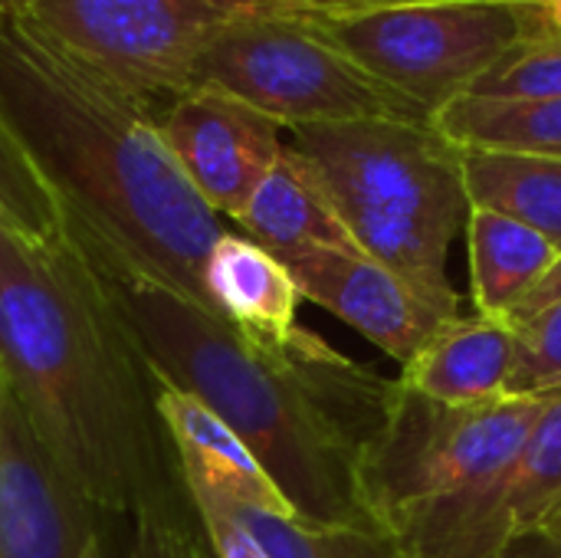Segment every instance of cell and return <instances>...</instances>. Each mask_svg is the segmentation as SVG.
<instances>
[{
    "instance_id": "28",
    "label": "cell",
    "mask_w": 561,
    "mask_h": 558,
    "mask_svg": "<svg viewBox=\"0 0 561 558\" xmlns=\"http://www.w3.org/2000/svg\"><path fill=\"white\" fill-rule=\"evenodd\" d=\"M539 533H542V536H549V539H556V543H561V500L556 503V510L546 516V523L539 526Z\"/></svg>"
},
{
    "instance_id": "22",
    "label": "cell",
    "mask_w": 561,
    "mask_h": 558,
    "mask_svg": "<svg viewBox=\"0 0 561 558\" xmlns=\"http://www.w3.org/2000/svg\"><path fill=\"white\" fill-rule=\"evenodd\" d=\"M519 362L510 398L561 391V299L533 312L519 326Z\"/></svg>"
},
{
    "instance_id": "14",
    "label": "cell",
    "mask_w": 561,
    "mask_h": 558,
    "mask_svg": "<svg viewBox=\"0 0 561 558\" xmlns=\"http://www.w3.org/2000/svg\"><path fill=\"white\" fill-rule=\"evenodd\" d=\"M207 296L220 319H227L243 339L256 345H283L299 326V283L289 266L250 240L247 234H224L204 270Z\"/></svg>"
},
{
    "instance_id": "12",
    "label": "cell",
    "mask_w": 561,
    "mask_h": 558,
    "mask_svg": "<svg viewBox=\"0 0 561 558\" xmlns=\"http://www.w3.org/2000/svg\"><path fill=\"white\" fill-rule=\"evenodd\" d=\"M302 299L329 309L371 345L408 365L424 342L450 319L417 296L401 276L362 253L312 250L283 257Z\"/></svg>"
},
{
    "instance_id": "2",
    "label": "cell",
    "mask_w": 561,
    "mask_h": 558,
    "mask_svg": "<svg viewBox=\"0 0 561 558\" xmlns=\"http://www.w3.org/2000/svg\"><path fill=\"white\" fill-rule=\"evenodd\" d=\"M95 270L154 375L210 408L299 520L385 529L368 510L362 464L388 418L394 378L309 329L283 345H256L154 283Z\"/></svg>"
},
{
    "instance_id": "19",
    "label": "cell",
    "mask_w": 561,
    "mask_h": 558,
    "mask_svg": "<svg viewBox=\"0 0 561 558\" xmlns=\"http://www.w3.org/2000/svg\"><path fill=\"white\" fill-rule=\"evenodd\" d=\"M431 122L460 148L561 158V99L463 95Z\"/></svg>"
},
{
    "instance_id": "26",
    "label": "cell",
    "mask_w": 561,
    "mask_h": 558,
    "mask_svg": "<svg viewBox=\"0 0 561 558\" xmlns=\"http://www.w3.org/2000/svg\"><path fill=\"white\" fill-rule=\"evenodd\" d=\"M496 558H561V543L542 533H533V536L510 543V549H503Z\"/></svg>"
},
{
    "instance_id": "6",
    "label": "cell",
    "mask_w": 561,
    "mask_h": 558,
    "mask_svg": "<svg viewBox=\"0 0 561 558\" xmlns=\"http://www.w3.org/2000/svg\"><path fill=\"white\" fill-rule=\"evenodd\" d=\"M552 395L444 405L394 378L388 418L362 464V490L375 523L398 536L421 510L477 493L496 480Z\"/></svg>"
},
{
    "instance_id": "11",
    "label": "cell",
    "mask_w": 561,
    "mask_h": 558,
    "mask_svg": "<svg viewBox=\"0 0 561 558\" xmlns=\"http://www.w3.org/2000/svg\"><path fill=\"white\" fill-rule=\"evenodd\" d=\"M161 138L217 217L237 220L286 151L283 125L243 99L191 86L158 115Z\"/></svg>"
},
{
    "instance_id": "20",
    "label": "cell",
    "mask_w": 561,
    "mask_h": 558,
    "mask_svg": "<svg viewBox=\"0 0 561 558\" xmlns=\"http://www.w3.org/2000/svg\"><path fill=\"white\" fill-rule=\"evenodd\" d=\"M0 210L3 220L33 240H53L66 234V210L30 158L26 145L0 115Z\"/></svg>"
},
{
    "instance_id": "30",
    "label": "cell",
    "mask_w": 561,
    "mask_h": 558,
    "mask_svg": "<svg viewBox=\"0 0 561 558\" xmlns=\"http://www.w3.org/2000/svg\"><path fill=\"white\" fill-rule=\"evenodd\" d=\"M3 378H7V372H3V362H0V391H3Z\"/></svg>"
},
{
    "instance_id": "25",
    "label": "cell",
    "mask_w": 561,
    "mask_h": 558,
    "mask_svg": "<svg viewBox=\"0 0 561 558\" xmlns=\"http://www.w3.org/2000/svg\"><path fill=\"white\" fill-rule=\"evenodd\" d=\"M556 299H561V253L559 260L552 263V270L546 273V280L513 309V316L506 319V322H513V326H519L523 319H529L533 312H539V309H546V306H552Z\"/></svg>"
},
{
    "instance_id": "23",
    "label": "cell",
    "mask_w": 561,
    "mask_h": 558,
    "mask_svg": "<svg viewBox=\"0 0 561 558\" xmlns=\"http://www.w3.org/2000/svg\"><path fill=\"white\" fill-rule=\"evenodd\" d=\"M194 506H197V516L204 523V533H207V543L214 549L217 558H270L263 553V546L230 516L224 513L214 500L207 497H197L191 493Z\"/></svg>"
},
{
    "instance_id": "5",
    "label": "cell",
    "mask_w": 561,
    "mask_h": 558,
    "mask_svg": "<svg viewBox=\"0 0 561 558\" xmlns=\"http://www.w3.org/2000/svg\"><path fill=\"white\" fill-rule=\"evenodd\" d=\"M371 79L427 118L470 95L516 46L549 30L542 0H421L362 13H312Z\"/></svg>"
},
{
    "instance_id": "8",
    "label": "cell",
    "mask_w": 561,
    "mask_h": 558,
    "mask_svg": "<svg viewBox=\"0 0 561 558\" xmlns=\"http://www.w3.org/2000/svg\"><path fill=\"white\" fill-rule=\"evenodd\" d=\"M266 0H33L23 13L69 56L158 102L194 86L207 43Z\"/></svg>"
},
{
    "instance_id": "21",
    "label": "cell",
    "mask_w": 561,
    "mask_h": 558,
    "mask_svg": "<svg viewBox=\"0 0 561 558\" xmlns=\"http://www.w3.org/2000/svg\"><path fill=\"white\" fill-rule=\"evenodd\" d=\"M477 99H561V33L552 26L516 46L493 66L477 89Z\"/></svg>"
},
{
    "instance_id": "17",
    "label": "cell",
    "mask_w": 561,
    "mask_h": 558,
    "mask_svg": "<svg viewBox=\"0 0 561 558\" xmlns=\"http://www.w3.org/2000/svg\"><path fill=\"white\" fill-rule=\"evenodd\" d=\"M460 164L470 207L513 217L561 250V158L460 148Z\"/></svg>"
},
{
    "instance_id": "24",
    "label": "cell",
    "mask_w": 561,
    "mask_h": 558,
    "mask_svg": "<svg viewBox=\"0 0 561 558\" xmlns=\"http://www.w3.org/2000/svg\"><path fill=\"white\" fill-rule=\"evenodd\" d=\"M266 3L306 10V13H362V10H385V7L421 3V0H266Z\"/></svg>"
},
{
    "instance_id": "15",
    "label": "cell",
    "mask_w": 561,
    "mask_h": 558,
    "mask_svg": "<svg viewBox=\"0 0 561 558\" xmlns=\"http://www.w3.org/2000/svg\"><path fill=\"white\" fill-rule=\"evenodd\" d=\"M237 224L250 240H256L279 260L312 250L362 253L342 217L335 214L329 194L322 191L319 178L293 151L289 141L266 181L250 197L247 210L237 217Z\"/></svg>"
},
{
    "instance_id": "27",
    "label": "cell",
    "mask_w": 561,
    "mask_h": 558,
    "mask_svg": "<svg viewBox=\"0 0 561 558\" xmlns=\"http://www.w3.org/2000/svg\"><path fill=\"white\" fill-rule=\"evenodd\" d=\"M33 7V0H0V26H7L10 20L23 16Z\"/></svg>"
},
{
    "instance_id": "29",
    "label": "cell",
    "mask_w": 561,
    "mask_h": 558,
    "mask_svg": "<svg viewBox=\"0 0 561 558\" xmlns=\"http://www.w3.org/2000/svg\"><path fill=\"white\" fill-rule=\"evenodd\" d=\"M542 10H546V20L549 26L561 33V0H542Z\"/></svg>"
},
{
    "instance_id": "7",
    "label": "cell",
    "mask_w": 561,
    "mask_h": 558,
    "mask_svg": "<svg viewBox=\"0 0 561 558\" xmlns=\"http://www.w3.org/2000/svg\"><path fill=\"white\" fill-rule=\"evenodd\" d=\"M194 86L224 89L289 132L362 118L431 122L348 59L312 13L276 3L224 26L197 59Z\"/></svg>"
},
{
    "instance_id": "3",
    "label": "cell",
    "mask_w": 561,
    "mask_h": 558,
    "mask_svg": "<svg viewBox=\"0 0 561 558\" xmlns=\"http://www.w3.org/2000/svg\"><path fill=\"white\" fill-rule=\"evenodd\" d=\"M0 115L102 270L214 312L204 270L227 234L168 151L151 102L69 56L26 16L0 26Z\"/></svg>"
},
{
    "instance_id": "16",
    "label": "cell",
    "mask_w": 561,
    "mask_h": 558,
    "mask_svg": "<svg viewBox=\"0 0 561 558\" xmlns=\"http://www.w3.org/2000/svg\"><path fill=\"white\" fill-rule=\"evenodd\" d=\"M467 253L477 316L510 319L513 309L546 280L561 250L513 217L470 207Z\"/></svg>"
},
{
    "instance_id": "13",
    "label": "cell",
    "mask_w": 561,
    "mask_h": 558,
    "mask_svg": "<svg viewBox=\"0 0 561 558\" xmlns=\"http://www.w3.org/2000/svg\"><path fill=\"white\" fill-rule=\"evenodd\" d=\"M519 362V329L506 319H447L424 349L401 365L398 382L444 405H490L510 398Z\"/></svg>"
},
{
    "instance_id": "1",
    "label": "cell",
    "mask_w": 561,
    "mask_h": 558,
    "mask_svg": "<svg viewBox=\"0 0 561 558\" xmlns=\"http://www.w3.org/2000/svg\"><path fill=\"white\" fill-rule=\"evenodd\" d=\"M0 362L66 480L131 523L135 556H194L201 516L158 375L69 234L33 240L0 224Z\"/></svg>"
},
{
    "instance_id": "31",
    "label": "cell",
    "mask_w": 561,
    "mask_h": 558,
    "mask_svg": "<svg viewBox=\"0 0 561 558\" xmlns=\"http://www.w3.org/2000/svg\"><path fill=\"white\" fill-rule=\"evenodd\" d=\"M0 224H7V220H3V210H0Z\"/></svg>"
},
{
    "instance_id": "4",
    "label": "cell",
    "mask_w": 561,
    "mask_h": 558,
    "mask_svg": "<svg viewBox=\"0 0 561 558\" xmlns=\"http://www.w3.org/2000/svg\"><path fill=\"white\" fill-rule=\"evenodd\" d=\"M289 145L368 260L388 266L444 316H467L447 276V253L467 227L470 201L460 148L434 122L306 125L293 128Z\"/></svg>"
},
{
    "instance_id": "10",
    "label": "cell",
    "mask_w": 561,
    "mask_h": 558,
    "mask_svg": "<svg viewBox=\"0 0 561 558\" xmlns=\"http://www.w3.org/2000/svg\"><path fill=\"white\" fill-rule=\"evenodd\" d=\"M0 558H102L95 510L46 451L10 378L0 391Z\"/></svg>"
},
{
    "instance_id": "9",
    "label": "cell",
    "mask_w": 561,
    "mask_h": 558,
    "mask_svg": "<svg viewBox=\"0 0 561 558\" xmlns=\"http://www.w3.org/2000/svg\"><path fill=\"white\" fill-rule=\"evenodd\" d=\"M561 500V391L526 434L510 467L477 493L411 516L398 536L417 558H496L539 533Z\"/></svg>"
},
{
    "instance_id": "18",
    "label": "cell",
    "mask_w": 561,
    "mask_h": 558,
    "mask_svg": "<svg viewBox=\"0 0 561 558\" xmlns=\"http://www.w3.org/2000/svg\"><path fill=\"white\" fill-rule=\"evenodd\" d=\"M187 490L214 500L224 513H230L270 558H417L401 536L388 529L316 526L283 510L227 500L201 483H187Z\"/></svg>"
}]
</instances>
